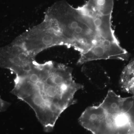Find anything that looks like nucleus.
Returning <instances> with one entry per match:
<instances>
[{
    "label": "nucleus",
    "instance_id": "obj_9",
    "mask_svg": "<svg viewBox=\"0 0 134 134\" xmlns=\"http://www.w3.org/2000/svg\"><path fill=\"white\" fill-rule=\"evenodd\" d=\"M10 105L9 103L3 100L0 97V113L4 111Z\"/></svg>",
    "mask_w": 134,
    "mask_h": 134
},
{
    "label": "nucleus",
    "instance_id": "obj_6",
    "mask_svg": "<svg viewBox=\"0 0 134 134\" xmlns=\"http://www.w3.org/2000/svg\"><path fill=\"white\" fill-rule=\"evenodd\" d=\"M79 7L83 12L90 16H112L114 0H88L86 3Z\"/></svg>",
    "mask_w": 134,
    "mask_h": 134
},
{
    "label": "nucleus",
    "instance_id": "obj_2",
    "mask_svg": "<svg viewBox=\"0 0 134 134\" xmlns=\"http://www.w3.org/2000/svg\"><path fill=\"white\" fill-rule=\"evenodd\" d=\"M43 20L59 38L62 46L74 48L80 55L103 40L93 18L65 0L48 8Z\"/></svg>",
    "mask_w": 134,
    "mask_h": 134
},
{
    "label": "nucleus",
    "instance_id": "obj_4",
    "mask_svg": "<svg viewBox=\"0 0 134 134\" xmlns=\"http://www.w3.org/2000/svg\"><path fill=\"white\" fill-rule=\"evenodd\" d=\"M35 55L12 42L0 47V68L9 70L15 76L29 71L36 61Z\"/></svg>",
    "mask_w": 134,
    "mask_h": 134
},
{
    "label": "nucleus",
    "instance_id": "obj_7",
    "mask_svg": "<svg viewBox=\"0 0 134 134\" xmlns=\"http://www.w3.org/2000/svg\"><path fill=\"white\" fill-rule=\"evenodd\" d=\"M120 84L122 91L134 96V58L130 61L122 70Z\"/></svg>",
    "mask_w": 134,
    "mask_h": 134
},
{
    "label": "nucleus",
    "instance_id": "obj_1",
    "mask_svg": "<svg viewBox=\"0 0 134 134\" xmlns=\"http://www.w3.org/2000/svg\"><path fill=\"white\" fill-rule=\"evenodd\" d=\"M83 88L73 79L70 67L52 61H36L31 69L15 76L11 92L32 108L48 133L62 114L75 104V95Z\"/></svg>",
    "mask_w": 134,
    "mask_h": 134
},
{
    "label": "nucleus",
    "instance_id": "obj_5",
    "mask_svg": "<svg viewBox=\"0 0 134 134\" xmlns=\"http://www.w3.org/2000/svg\"><path fill=\"white\" fill-rule=\"evenodd\" d=\"M82 71L89 81L98 89L103 90L108 86L110 77L99 64L89 62L83 64Z\"/></svg>",
    "mask_w": 134,
    "mask_h": 134
},
{
    "label": "nucleus",
    "instance_id": "obj_8",
    "mask_svg": "<svg viewBox=\"0 0 134 134\" xmlns=\"http://www.w3.org/2000/svg\"><path fill=\"white\" fill-rule=\"evenodd\" d=\"M125 106L132 129L134 131V96L125 98Z\"/></svg>",
    "mask_w": 134,
    "mask_h": 134
},
{
    "label": "nucleus",
    "instance_id": "obj_3",
    "mask_svg": "<svg viewBox=\"0 0 134 134\" xmlns=\"http://www.w3.org/2000/svg\"><path fill=\"white\" fill-rule=\"evenodd\" d=\"M12 42L21 46L36 57L47 48L62 46L58 36L44 20L18 36Z\"/></svg>",
    "mask_w": 134,
    "mask_h": 134
}]
</instances>
